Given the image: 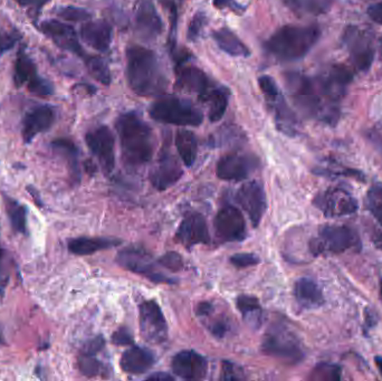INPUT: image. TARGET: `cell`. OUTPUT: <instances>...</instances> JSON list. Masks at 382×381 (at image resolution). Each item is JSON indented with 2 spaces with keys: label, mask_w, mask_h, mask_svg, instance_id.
Listing matches in <instances>:
<instances>
[{
  "label": "cell",
  "mask_w": 382,
  "mask_h": 381,
  "mask_svg": "<svg viewBox=\"0 0 382 381\" xmlns=\"http://www.w3.org/2000/svg\"><path fill=\"white\" fill-rule=\"evenodd\" d=\"M352 81L345 66H332L318 76L288 73L286 85L296 105L310 118L336 126L340 118V103Z\"/></svg>",
  "instance_id": "6da1fadb"
},
{
  "label": "cell",
  "mask_w": 382,
  "mask_h": 381,
  "mask_svg": "<svg viewBox=\"0 0 382 381\" xmlns=\"http://www.w3.org/2000/svg\"><path fill=\"white\" fill-rule=\"evenodd\" d=\"M127 80L130 89L144 98L164 95L169 84L158 55L142 46L127 49Z\"/></svg>",
  "instance_id": "7a4b0ae2"
},
{
  "label": "cell",
  "mask_w": 382,
  "mask_h": 381,
  "mask_svg": "<svg viewBox=\"0 0 382 381\" xmlns=\"http://www.w3.org/2000/svg\"><path fill=\"white\" fill-rule=\"evenodd\" d=\"M120 138L122 157L131 168L144 166L153 159L155 153V135L153 129L135 112L121 115L115 122Z\"/></svg>",
  "instance_id": "3957f363"
},
{
  "label": "cell",
  "mask_w": 382,
  "mask_h": 381,
  "mask_svg": "<svg viewBox=\"0 0 382 381\" xmlns=\"http://www.w3.org/2000/svg\"><path fill=\"white\" fill-rule=\"evenodd\" d=\"M321 31L315 25H288L277 29L266 42L265 49L279 62H294L304 58L318 43Z\"/></svg>",
  "instance_id": "277c9868"
},
{
  "label": "cell",
  "mask_w": 382,
  "mask_h": 381,
  "mask_svg": "<svg viewBox=\"0 0 382 381\" xmlns=\"http://www.w3.org/2000/svg\"><path fill=\"white\" fill-rule=\"evenodd\" d=\"M261 353L288 364H296L305 358L299 335L283 320H277L266 330L261 341Z\"/></svg>",
  "instance_id": "5b68a950"
},
{
  "label": "cell",
  "mask_w": 382,
  "mask_h": 381,
  "mask_svg": "<svg viewBox=\"0 0 382 381\" xmlns=\"http://www.w3.org/2000/svg\"><path fill=\"white\" fill-rule=\"evenodd\" d=\"M361 248L359 232L347 225H324L309 243L313 257L339 255L349 251L360 252Z\"/></svg>",
  "instance_id": "8992f818"
},
{
  "label": "cell",
  "mask_w": 382,
  "mask_h": 381,
  "mask_svg": "<svg viewBox=\"0 0 382 381\" xmlns=\"http://www.w3.org/2000/svg\"><path fill=\"white\" fill-rule=\"evenodd\" d=\"M150 117L160 124L179 126H198L204 122L202 112L189 100L162 96L149 109Z\"/></svg>",
  "instance_id": "52a82bcc"
},
{
  "label": "cell",
  "mask_w": 382,
  "mask_h": 381,
  "mask_svg": "<svg viewBox=\"0 0 382 381\" xmlns=\"http://www.w3.org/2000/svg\"><path fill=\"white\" fill-rule=\"evenodd\" d=\"M259 85L273 115L276 128L288 137H295L299 131V121L286 103L274 78L263 75L259 78Z\"/></svg>",
  "instance_id": "ba28073f"
},
{
  "label": "cell",
  "mask_w": 382,
  "mask_h": 381,
  "mask_svg": "<svg viewBox=\"0 0 382 381\" xmlns=\"http://www.w3.org/2000/svg\"><path fill=\"white\" fill-rule=\"evenodd\" d=\"M116 262L125 270L144 276L153 283L175 284L177 282L175 278L164 276L159 270L158 263L142 248L129 247L121 251L116 256Z\"/></svg>",
  "instance_id": "9c48e42d"
},
{
  "label": "cell",
  "mask_w": 382,
  "mask_h": 381,
  "mask_svg": "<svg viewBox=\"0 0 382 381\" xmlns=\"http://www.w3.org/2000/svg\"><path fill=\"white\" fill-rule=\"evenodd\" d=\"M312 204L327 218L352 215L358 210V201L342 187H329L314 197Z\"/></svg>",
  "instance_id": "30bf717a"
},
{
  "label": "cell",
  "mask_w": 382,
  "mask_h": 381,
  "mask_svg": "<svg viewBox=\"0 0 382 381\" xmlns=\"http://www.w3.org/2000/svg\"><path fill=\"white\" fill-rule=\"evenodd\" d=\"M14 81L18 87L25 86L29 92L40 98H46L54 93L53 84L38 74L37 66L24 51L18 53L15 62Z\"/></svg>",
  "instance_id": "8fae6325"
},
{
  "label": "cell",
  "mask_w": 382,
  "mask_h": 381,
  "mask_svg": "<svg viewBox=\"0 0 382 381\" xmlns=\"http://www.w3.org/2000/svg\"><path fill=\"white\" fill-rule=\"evenodd\" d=\"M139 322L142 338L150 344H164L168 338V324L160 305L155 300L139 305Z\"/></svg>",
  "instance_id": "7c38bea8"
},
{
  "label": "cell",
  "mask_w": 382,
  "mask_h": 381,
  "mask_svg": "<svg viewBox=\"0 0 382 381\" xmlns=\"http://www.w3.org/2000/svg\"><path fill=\"white\" fill-rule=\"evenodd\" d=\"M259 166L261 161L256 155L233 152L224 155L217 162L216 173L221 180L241 181L250 177Z\"/></svg>",
  "instance_id": "4fadbf2b"
},
{
  "label": "cell",
  "mask_w": 382,
  "mask_h": 381,
  "mask_svg": "<svg viewBox=\"0 0 382 381\" xmlns=\"http://www.w3.org/2000/svg\"><path fill=\"white\" fill-rule=\"evenodd\" d=\"M85 142L89 151L98 159L104 175L112 173L115 167V140L112 131L107 126H98L87 132Z\"/></svg>",
  "instance_id": "5bb4252c"
},
{
  "label": "cell",
  "mask_w": 382,
  "mask_h": 381,
  "mask_svg": "<svg viewBox=\"0 0 382 381\" xmlns=\"http://www.w3.org/2000/svg\"><path fill=\"white\" fill-rule=\"evenodd\" d=\"M133 20L135 33L144 42H153L164 32V22L153 0H137Z\"/></svg>",
  "instance_id": "9a60e30c"
},
{
  "label": "cell",
  "mask_w": 382,
  "mask_h": 381,
  "mask_svg": "<svg viewBox=\"0 0 382 381\" xmlns=\"http://www.w3.org/2000/svg\"><path fill=\"white\" fill-rule=\"evenodd\" d=\"M215 230L219 239L227 243L244 241L248 235L244 216L232 205L223 207L217 212Z\"/></svg>",
  "instance_id": "2e32d148"
},
{
  "label": "cell",
  "mask_w": 382,
  "mask_h": 381,
  "mask_svg": "<svg viewBox=\"0 0 382 381\" xmlns=\"http://www.w3.org/2000/svg\"><path fill=\"white\" fill-rule=\"evenodd\" d=\"M40 29L47 37L53 40L55 45L64 51L78 55L83 60L89 56L80 45L78 34L71 25L56 19L45 20L40 25Z\"/></svg>",
  "instance_id": "e0dca14e"
},
{
  "label": "cell",
  "mask_w": 382,
  "mask_h": 381,
  "mask_svg": "<svg viewBox=\"0 0 382 381\" xmlns=\"http://www.w3.org/2000/svg\"><path fill=\"white\" fill-rule=\"evenodd\" d=\"M236 199L241 208L248 212L252 225L259 227L268 207L264 187L257 181H250L239 188Z\"/></svg>",
  "instance_id": "ac0fdd59"
},
{
  "label": "cell",
  "mask_w": 382,
  "mask_h": 381,
  "mask_svg": "<svg viewBox=\"0 0 382 381\" xmlns=\"http://www.w3.org/2000/svg\"><path fill=\"white\" fill-rule=\"evenodd\" d=\"M184 64H178L177 66V86L182 91L195 93L198 95L199 100L204 102L213 91L215 84L202 69L197 66Z\"/></svg>",
  "instance_id": "d6986e66"
},
{
  "label": "cell",
  "mask_w": 382,
  "mask_h": 381,
  "mask_svg": "<svg viewBox=\"0 0 382 381\" xmlns=\"http://www.w3.org/2000/svg\"><path fill=\"white\" fill-rule=\"evenodd\" d=\"M55 120L56 110L54 106L44 104L33 108L24 117L21 128L24 142L31 144L38 135L49 131L55 124Z\"/></svg>",
  "instance_id": "ffe728a7"
},
{
  "label": "cell",
  "mask_w": 382,
  "mask_h": 381,
  "mask_svg": "<svg viewBox=\"0 0 382 381\" xmlns=\"http://www.w3.org/2000/svg\"><path fill=\"white\" fill-rule=\"evenodd\" d=\"M182 175L184 170L178 160L166 149L161 152L158 162L150 173V180L155 189L164 192L177 184Z\"/></svg>",
  "instance_id": "44dd1931"
},
{
  "label": "cell",
  "mask_w": 382,
  "mask_h": 381,
  "mask_svg": "<svg viewBox=\"0 0 382 381\" xmlns=\"http://www.w3.org/2000/svg\"><path fill=\"white\" fill-rule=\"evenodd\" d=\"M175 241L187 248L199 244H209V230L204 216L198 212L186 216L175 232Z\"/></svg>",
  "instance_id": "7402d4cb"
},
{
  "label": "cell",
  "mask_w": 382,
  "mask_h": 381,
  "mask_svg": "<svg viewBox=\"0 0 382 381\" xmlns=\"http://www.w3.org/2000/svg\"><path fill=\"white\" fill-rule=\"evenodd\" d=\"M343 40L347 44L354 65L360 71H368L374 58V49L371 46L368 36L356 27H349L345 31Z\"/></svg>",
  "instance_id": "603a6c76"
},
{
  "label": "cell",
  "mask_w": 382,
  "mask_h": 381,
  "mask_svg": "<svg viewBox=\"0 0 382 381\" xmlns=\"http://www.w3.org/2000/svg\"><path fill=\"white\" fill-rule=\"evenodd\" d=\"M173 373L186 380H201L207 375L208 362L193 350H184L171 360Z\"/></svg>",
  "instance_id": "cb8c5ba5"
},
{
  "label": "cell",
  "mask_w": 382,
  "mask_h": 381,
  "mask_svg": "<svg viewBox=\"0 0 382 381\" xmlns=\"http://www.w3.org/2000/svg\"><path fill=\"white\" fill-rule=\"evenodd\" d=\"M80 36L89 47L104 53L112 43L113 28L107 20H87L80 27Z\"/></svg>",
  "instance_id": "d4e9b609"
},
{
  "label": "cell",
  "mask_w": 382,
  "mask_h": 381,
  "mask_svg": "<svg viewBox=\"0 0 382 381\" xmlns=\"http://www.w3.org/2000/svg\"><path fill=\"white\" fill-rule=\"evenodd\" d=\"M155 359L150 350L141 347H131L122 355L120 366L124 373L130 375H142L155 364Z\"/></svg>",
  "instance_id": "484cf974"
},
{
  "label": "cell",
  "mask_w": 382,
  "mask_h": 381,
  "mask_svg": "<svg viewBox=\"0 0 382 381\" xmlns=\"http://www.w3.org/2000/svg\"><path fill=\"white\" fill-rule=\"evenodd\" d=\"M294 296L296 302L303 309H318L325 302L321 287L312 278H302L297 280L294 287Z\"/></svg>",
  "instance_id": "4316f807"
},
{
  "label": "cell",
  "mask_w": 382,
  "mask_h": 381,
  "mask_svg": "<svg viewBox=\"0 0 382 381\" xmlns=\"http://www.w3.org/2000/svg\"><path fill=\"white\" fill-rule=\"evenodd\" d=\"M121 241L113 238L78 237L69 242V251L78 256L92 255L100 251L118 246Z\"/></svg>",
  "instance_id": "83f0119b"
},
{
  "label": "cell",
  "mask_w": 382,
  "mask_h": 381,
  "mask_svg": "<svg viewBox=\"0 0 382 381\" xmlns=\"http://www.w3.org/2000/svg\"><path fill=\"white\" fill-rule=\"evenodd\" d=\"M213 38L217 46L234 58H248L250 56V51L235 33L232 32L227 27L218 29L213 32Z\"/></svg>",
  "instance_id": "f1b7e54d"
},
{
  "label": "cell",
  "mask_w": 382,
  "mask_h": 381,
  "mask_svg": "<svg viewBox=\"0 0 382 381\" xmlns=\"http://www.w3.org/2000/svg\"><path fill=\"white\" fill-rule=\"evenodd\" d=\"M175 144L184 166L193 167L198 155V140L195 133L189 130H179Z\"/></svg>",
  "instance_id": "f546056e"
},
{
  "label": "cell",
  "mask_w": 382,
  "mask_h": 381,
  "mask_svg": "<svg viewBox=\"0 0 382 381\" xmlns=\"http://www.w3.org/2000/svg\"><path fill=\"white\" fill-rule=\"evenodd\" d=\"M290 10L301 16H319L330 10L333 0H281Z\"/></svg>",
  "instance_id": "4dcf8cb0"
},
{
  "label": "cell",
  "mask_w": 382,
  "mask_h": 381,
  "mask_svg": "<svg viewBox=\"0 0 382 381\" xmlns=\"http://www.w3.org/2000/svg\"><path fill=\"white\" fill-rule=\"evenodd\" d=\"M228 102H229V92L227 89H225L223 86L216 85L213 91L209 93L204 103L208 104L209 106V117L210 122H218L223 119L226 110H227Z\"/></svg>",
  "instance_id": "1f68e13d"
},
{
  "label": "cell",
  "mask_w": 382,
  "mask_h": 381,
  "mask_svg": "<svg viewBox=\"0 0 382 381\" xmlns=\"http://www.w3.org/2000/svg\"><path fill=\"white\" fill-rule=\"evenodd\" d=\"M52 148L67 159L71 177L74 183H78L80 179V164H78V146H75L74 142L69 139H56L52 142Z\"/></svg>",
  "instance_id": "d6a6232c"
},
{
  "label": "cell",
  "mask_w": 382,
  "mask_h": 381,
  "mask_svg": "<svg viewBox=\"0 0 382 381\" xmlns=\"http://www.w3.org/2000/svg\"><path fill=\"white\" fill-rule=\"evenodd\" d=\"M236 305L245 321L250 324V327L259 329L263 323V309L259 300L255 296H239L236 300Z\"/></svg>",
  "instance_id": "836d02e7"
},
{
  "label": "cell",
  "mask_w": 382,
  "mask_h": 381,
  "mask_svg": "<svg viewBox=\"0 0 382 381\" xmlns=\"http://www.w3.org/2000/svg\"><path fill=\"white\" fill-rule=\"evenodd\" d=\"M314 173L322 177L328 178H354L356 180L365 181V176L363 172L354 168L342 166V164L334 162V161H327L325 164H320L313 170Z\"/></svg>",
  "instance_id": "e575fe53"
},
{
  "label": "cell",
  "mask_w": 382,
  "mask_h": 381,
  "mask_svg": "<svg viewBox=\"0 0 382 381\" xmlns=\"http://www.w3.org/2000/svg\"><path fill=\"white\" fill-rule=\"evenodd\" d=\"M7 215H8L12 230L19 234L27 232V208L19 201H15L12 198L5 197Z\"/></svg>",
  "instance_id": "d590c367"
},
{
  "label": "cell",
  "mask_w": 382,
  "mask_h": 381,
  "mask_svg": "<svg viewBox=\"0 0 382 381\" xmlns=\"http://www.w3.org/2000/svg\"><path fill=\"white\" fill-rule=\"evenodd\" d=\"M84 62H85L89 75L94 80L98 81L103 85H109L111 83V81H112L111 71H110L109 66L105 63L103 58H98V56H89V55L84 60Z\"/></svg>",
  "instance_id": "8d00e7d4"
},
{
  "label": "cell",
  "mask_w": 382,
  "mask_h": 381,
  "mask_svg": "<svg viewBox=\"0 0 382 381\" xmlns=\"http://www.w3.org/2000/svg\"><path fill=\"white\" fill-rule=\"evenodd\" d=\"M365 204L367 210L382 226V185L376 184L369 188Z\"/></svg>",
  "instance_id": "74e56055"
},
{
  "label": "cell",
  "mask_w": 382,
  "mask_h": 381,
  "mask_svg": "<svg viewBox=\"0 0 382 381\" xmlns=\"http://www.w3.org/2000/svg\"><path fill=\"white\" fill-rule=\"evenodd\" d=\"M342 370L339 364L322 362L314 368L311 373V379L313 380L339 381L341 380Z\"/></svg>",
  "instance_id": "f35d334b"
},
{
  "label": "cell",
  "mask_w": 382,
  "mask_h": 381,
  "mask_svg": "<svg viewBox=\"0 0 382 381\" xmlns=\"http://www.w3.org/2000/svg\"><path fill=\"white\" fill-rule=\"evenodd\" d=\"M78 369L87 377H96L103 371V364L96 359V355L80 353L78 357Z\"/></svg>",
  "instance_id": "ab89813d"
},
{
  "label": "cell",
  "mask_w": 382,
  "mask_h": 381,
  "mask_svg": "<svg viewBox=\"0 0 382 381\" xmlns=\"http://www.w3.org/2000/svg\"><path fill=\"white\" fill-rule=\"evenodd\" d=\"M208 17L206 12H199L193 15L188 26L187 38L189 42H197L204 34L205 28L207 26Z\"/></svg>",
  "instance_id": "60d3db41"
},
{
  "label": "cell",
  "mask_w": 382,
  "mask_h": 381,
  "mask_svg": "<svg viewBox=\"0 0 382 381\" xmlns=\"http://www.w3.org/2000/svg\"><path fill=\"white\" fill-rule=\"evenodd\" d=\"M56 14L62 19L69 22H87L92 17V14L87 12V9L74 6L60 7Z\"/></svg>",
  "instance_id": "b9f144b4"
},
{
  "label": "cell",
  "mask_w": 382,
  "mask_h": 381,
  "mask_svg": "<svg viewBox=\"0 0 382 381\" xmlns=\"http://www.w3.org/2000/svg\"><path fill=\"white\" fill-rule=\"evenodd\" d=\"M159 265L164 266V269L171 271V272H179L184 267V260L180 254L175 252H169L159 258Z\"/></svg>",
  "instance_id": "7bdbcfd3"
},
{
  "label": "cell",
  "mask_w": 382,
  "mask_h": 381,
  "mask_svg": "<svg viewBox=\"0 0 382 381\" xmlns=\"http://www.w3.org/2000/svg\"><path fill=\"white\" fill-rule=\"evenodd\" d=\"M168 9H169L170 12V33H169V49L170 53L171 54H175V45H177V38H175V35H177V22H178V14H177V6L175 3L173 1H169L167 5Z\"/></svg>",
  "instance_id": "ee69618b"
},
{
  "label": "cell",
  "mask_w": 382,
  "mask_h": 381,
  "mask_svg": "<svg viewBox=\"0 0 382 381\" xmlns=\"http://www.w3.org/2000/svg\"><path fill=\"white\" fill-rule=\"evenodd\" d=\"M230 263L233 264L234 266L238 269H245V267L254 266L259 263V256L252 253H239L230 257Z\"/></svg>",
  "instance_id": "f6af8a7d"
},
{
  "label": "cell",
  "mask_w": 382,
  "mask_h": 381,
  "mask_svg": "<svg viewBox=\"0 0 382 381\" xmlns=\"http://www.w3.org/2000/svg\"><path fill=\"white\" fill-rule=\"evenodd\" d=\"M214 7L217 9H227L229 12L236 15H244L246 7L239 3L237 0H214Z\"/></svg>",
  "instance_id": "bcb514c9"
},
{
  "label": "cell",
  "mask_w": 382,
  "mask_h": 381,
  "mask_svg": "<svg viewBox=\"0 0 382 381\" xmlns=\"http://www.w3.org/2000/svg\"><path fill=\"white\" fill-rule=\"evenodd\" d=\"M112 344L115 346H132V335L127 328H119L112 335Z\"/></svg>",
  "instance_id": "7dc6e473"
},
{
  "label": "cell",
  "mask_w": 382,
  "mask_h": 381,
  "mask_svg": "<svg viewBox=\"0 0 382 381\" xmlns=\"http://www.w3.org/2000/svg\"><path fill=\"white\" fill-rule=\"evenodd\" d=\"M104 346H105V340H104L103 335H98L84 344L82 353L96 355L100 353L101 350H103Z\"/></svg>",
  "instance_id": "c3c4849f"
},
{
  "label": "cell",
  "mask_w": 382,
  "mask_h": 381,
  "mask_svg": "<svg viewBox=\"0 0 382 381\" xmlns=\"http://www.w3.org/2000/svg\"><path fill=\"white\" fill-rule=\"evenodd\" d=\"M17 40V35L6 34L0 31V58L15 46Z\"/></svg>",
  "instance_id": "681fc988"
},
{
  "label": "cell",
  "mask_w": 382,
  "mask_h": 381,
  "mask_svg": "<svg viewBox=\"0 0 382 381\" xmlns=\"http://www.w3.org/2000/svg\"><path fill=\"white\" fill-rule=\"evenodd\" d=\"M228 328H229V325H228L227 322L225 320H218V321L210 324L208 329L210 330V332L215 335L216 338H224L226 333H227Z\"/></svg>",
  "instance_id": "f907efd6"
},
{
  "label": "cell",
  "mask_w": 382,
  "mask_h": 381,
  "mask_svg": "<svg viewBox=\"0 0 382 381\" xmlns=\"http://www.w3.org/2000/svg\"><path fill=\"white\" fill-rule=\"evenodd\" d=\"M241 377L237 373V367L235 364H232V362H225L223 364V373H221V379L224 380H236V379H239Z\"/></svg>",
  "instance_id": "816d5d0a"
},
{
  "label": "cell",
  "mask_w": 382,
  "mask_h": 381,
  "mask_svg": "<svg viewBox=\"0 0 382 381\" xmlns=\"http://www.w3.org/2000/svg\"><path fill=\"white\" fill-rule=\"evenodd\" d=\"M369 17L374 20V23L382 25V1L374 3L368 8Z\"/></svg>",
  "instance_id": "f5cc1de1"
},
{
  "label": "cell",
  "mask_w": 382,
  "mask_h": 381,
  "mask_svg": "<svg viewBox=\"0 0 382 381\" xmlns=\"http://www.w3.org/2000/svg\"><path fill=\"white\" fill-rule=\"evenodd\" d=\"M16 3H19L20 6L35 9V12H40V9L45 3H49V0H16Z\"/></svg>",
  "instance_id": "db71d44e"
},
{
  "label": "cell",
  "mask_w": 382,
  "mask_h": 381,
  "mask_svg": "<svg viewBox=\"0 0 382 381\" xmlns=\"http://www.w3.org/2000/svg\"><path fill=\"white\" fill-rule=\"evenodd\" d=\"M214 307L213 304L210 302H200V303L196 307V313L197 316L200 318H205V316H209L213 313Z\"/></svg>",
  "instance_id": "11a10c76"
},
{
  "label": "cell",
  "mask_w": 382,
  "mask_h": 381,
  "mask_svg": "<svg viewBox=\"0 0 382 381\" xmlns=\"http://www.w3.org/2000/svg\"><path fill=\"white\" fill-rule=\"evenodd\" d=\"M365 331L372 329L376 325V322L379 320V316H376V311H372L371 309H365Z\"/></svg>",
  "instance_id": "9f6ffc18"
},
{
  "label": "cell",
  "mask_w": 382,
  "mask_h": 381,
  "mask_svg": "<svg viewBox=\"0 0 382 381\" xmlns=\"http://www.w3.org/2000/svg\"><path fill=\"white\" fill-rule=\"evenodd\" d=\"M148 380H155V381L173 380V375H168V373H155V375H150V377H148Z\"/></svg>",
  "instance_id": "6f0895ef"
},
{
  "label": "cell",
  "mask_w": 382,
  "mask_h": 381,
  "mask_svg": "<svg viewBox=\"0 0 382 381\" xmlns=\"http://www.w3.org/2000/svg\"><path fill=\"white\" fill-rule=\"evenodd\" d=\"M372 243L378 250L382 251V232H378L372 236Z\"/></svg>",
  "instance_id": "680465c9"
},
{
  "label": "cell",
  "mask_w": 382,
  "mask_h": 381,
  "mask_svg": "<svg viewBox=\"0 0 382 381\" xmlns=\"http://www.w3.org/2000/svg\"><path fill=\"white\" fill-rule=\"evenodd\" d=\"M3 251L0 248V282L3 281Z\"/></svg>",
  "instance_id": "91938a15"
},
{
  "label": "cell",
  "mask_w": 382,
  "mask_h": 381,
  "mask_svg": "<svg viewBox=\"0 0 382 381\" xmlns=\"http://www.w3.org/2000/svg\"><path fill=\"white\" fill-rule=\"evenodd\" d=\"M374 362H376V368L379 370L380 375H382V357H380V355L374 357Z\"/></svg>",
  "instance_id": "94428289"
},
{
  "label": "cell",
  "mask_w": 382,
  "mask_h": 381,
  "mask_svg": "<svg viewBox=\"0 0 382 381\" xmlns=\"http://www.w3.org/2000/svg\"><path fill=\"white\" fill-rule=\"evenodd\" d=\"M6 344V342H5V339H3V329L0 327V346H3V344Z\"/></svg>",
  "instance_id": "6125c7cd"
},
{
  "label": "cell",
  "mask_w": 382,
  "mask_h": 381,
  "mask_svg": "<svg viewBox=\"0 0 382 381\" xmlns=\"http://www.w3.org/2000/svg\"><path fill=\"white\" fill-rule=\"evenodd\" d=\"M380 296H381L382 298V280L381 283H380Z\"/></svg>",
  "instance_id": "be15d7a7"
}]
</instances>
